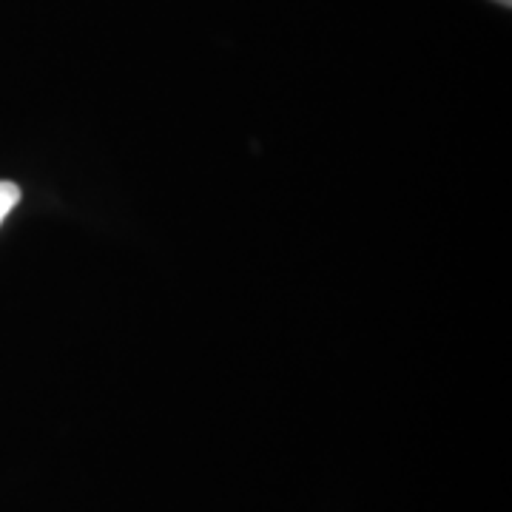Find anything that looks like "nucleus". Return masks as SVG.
Returning a JSON list of instances; mask_svg holds the SVG:
<instances>
[{"instance_id":"1","label":"nucleus","mask_w":512,"mask_h":512,"mask_svg":"<svg viewBox=\"0 0 512 512\" xmlns=\"http://www.w3.org/2000/svg\"><path fill=\"white\" fill-rule=\"evenodd\" d=\"M20 202V188L15 183L0 180V225L12 214V208Z\"/></svg>"},{"instance_id":"2","label":"nucleus","mask_w":512,"mask_h":512,"mask_svg":"<svg viewBox=\"0 0 512 512\" xmlns=\"http://www.w3.org/2000/svg\"><path fill=\"white\" fill-rule=\"evenodd\" d=\"M495 3H501V6H510L512 0H495Z\"/></svg>"}]
</instances>
